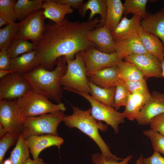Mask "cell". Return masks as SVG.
<instances>
[{
	"label": "cell",
	"mask_w": 164,
	"mask_h": 164,
	"mask_svg": "<svg viewBox=\"0 0 164 164\" xmlns=\"http://www.w3.org/2000/svg\"><path fill=\"white\" fill-rule=\"evenodd\" d=\"M100 22L97 17L82 22H72L65 17L60 23L46 24L35 50L39 66L50 70L59 57L73 60L77 53L95 47L85 38Z\"/></svg>",
	"instance_id": "1"
},
{
	"label": "cell",
	"mask_w": 164,
	"mask_h": 164,
	"mask_svg": "<svg viewBox=\"0 0 164 164\" xmlns=\"http://www.w3.org/2000/svg\"><path fill=\"white\" fill-rule=\"evenodd\" d=\"M67 69L66 59L62 56L58 58L54 69L50 70L39 66L23 76L34 91L59 103H61L63 90L60 79Z\"/></svg>",
	"instance_id": "2"
},
{
	"label": "cell",
	"mask_w": 164,
	"mask_h": 164,
	"mask_svg": "<svg viewBox=\"0 0 164 164\" xmlns=\"http://www.w3.org/2000/svg\"><path fill=\"white\" fill-rule=\"evenodd\" d=\"M73 113L65 116L63 121L65 125L70 128H76L89 137L97 145L101 154L105 158L118 161L123 159L113 154L110 148L101 136L99 130L106 131L108 127L101 121L95 119L91 115V108L86 110L70 104Z\"/></svg>",
	"instance_id": "3"
},
{
	"label": "cell",
	"mask_w": 164,
	"mask_h": 164,
	"mask_svg": "<svg viewBox=\"0 0 164 164\" xmlns=\"http://www.w3.org/2000/svg\"><path fill=\"white\" fill-rule=\"evenodd\" d=\"M66 60L67 70L60 79L63 89L70 92L74 90L91 94L89 81L81 52L75 55L74 59H66Z\"/></svg>",
	"instance_id": "4"
},
{
	"label": "cell",
	"mask_w": 164,
	"mask_h": 164,
	"mask_svg": "<svg viewBox=\"0 0 164 164\" xmlns=\"http://www.w3.org/2000/svg\"><path fill=\"white\" fill-rule=\"evenodd\" d=\"M65 116L64 112L60 111L36 117H24L21 134L25 139L31 135L49 134L59 136L57 128Z\"/></svg>",
	"instance_id": "5"
},
{
	"label": "cell",
	"mask_w": 164,
	"mask_h": 164,
	"mask_svg": "<svg viewBox=\"0 0 164 164\" xmlns=\"http://www.w3.org/2000/svg\"><path fill=\"white\" fill-rule=\"evenodd\" d=\"M23 118L36 117L58 111L64 112L66 108L62 103L55 104L44 96L32 89L17 99Z\"/></svg>",
	"instance_id": "6"
},
{
	"label": "cell",
	"mask_w": 164,
	"mask_h": 164,
	"mask_svg": "<svg viewBox=\"0 0 164 164\" xmlns=\"http://www.w3.org/2000/svg\"><path fill=\"white\" fill-rule=\"evenodd\" d=\"M71 92L80 95L90 103L91 106V114L95 119L105 122L112 128L115 134L118 133L119 125L125 121L122 112L118 111L113 107L99 102L88 94L74 90Z\"/></svg>",
	"instance_id": "7"
},
{
	"label": "cell",
	"mask_w": 164,
	"mask_h": 164,
	"mask_svg": "<svg viewBox=\"0 0 164 164\" xmlns=\"http://www.w3.org/2000/svg\"><path fill=\"white\" fill-rule=\"evenodd\" d=\"M43 9L36 10L17 23V39L31 40L35 46L40 38L45 28Z\"/></svg>",
	"instance_id": "8"
},
{
	"label": "cell",
	"mask_w": 164,
	"mask_h": 164,
	"mask_svg": "<svg viewBox=\"0 0 164 164\" xmlns=\"http://www.w3.org/2000/svg\"><path fill=\"white\" fill-rule=\"evenodd\" d=\"M81 52L88 77L103 69L118 65L123 60L116 53H105L94 46L90 47Z\"/></svg>",
	"instance_id": "9"
},
{
	"label": "cell",
	"mask_w": 164,
	"mask_h": 164,
	"mask_svg": "<svg viewBox=\"0 0 164 164\" xmlns=\"http://www.w3.org/2000/svg\"><path fill=\"white\" fill-rule=\"evenodd\" d=\"M23 118L17 99L0 100V124L7 133L21 134Z\"/></svg>",
	"instance_id": "10"
},
{
	"label": "cell",
	"mask_w": 164,
	"mask_h": 164,
	"mask_svg": "<svg viewBox=\"0 0 164 164\" xmlns=\"http://www.w3.org/2000/svg\"><path fill=\"white\" fill-rule=\"evenodd\" d=\"M32 90L23 75L10 73L0 79V100L19 99Z\"/></svg>",
	"instance_id": "11"
},
{
	"label": "cell",
	"mask_w": 164,
	"mask_h": 164,
	"mask_svg": "<svg viewBox=\"0 0 164 164\" xmlns=\"http://www.w3.org/2000/svg\"><path fill=\"white\" fill-rule=\"evenodd\" d=\"M124 59L136 66L145 80L151 77H162L161 61L151 54L146 53L135 54Z\"/></svg>",
	"instance_id": "12"
},
{
	"label": "cell",
	"mask_w": 164,
	"mask_h": 164,
	"mask_svg": "<svg viewBox=\"0 0 164 164\" xmlns=\"http://www.w3.org/2000/svg\"><path fill=\"white\" fill-rule=\"evenodd\" d=\"M151 94L136 119L140 125H149L153 118L164 113V93L154 91Z\"/></svg>",
	"instance_id": "13"
},
{
	"label": "cell",
	"mask_w": 164,
	"mask_h": 164,
	"mask_svg": "<svg viewBox=\"0 0 164 164\" xmlns=\"http://www.w3.org/2000/svg\"><path fill=\"white\" fill-rule=\"evenodd\" d=\"M85 39L96 45L97 49L102 52L108 54L116 53L115 42L111 32L104 26L99 25L91 31Z\"/></svg>",
	"instance_id": "14"
},
{
	"label": "cell",
	"mask_w": 164,
	"mask_h": 164,
	"mask_svg": "<svg viewBox=\"0 0 164 164\" xmlns=\"http://www.w3.org/2000/svg\"><path fill=\"white\" fill-rule=\"evenodd\" d=\"M142 19L140 17L135 15L130 19L125 16L111 32L115 42L138 37Z\"/></svg>",
	"instance_id": "15"
},
{
	"label": "cell",
	"mask_w": 164,
	"mask_h": 164,
	"mask_svg": "<svg viewBox=\"0 0 164 164\" xmlns=\"http://www.w3.org/2000/svg\"><path fill=\"white\" fill-rule=\"evenodd\" d=\"M25 140L33 159L39 157L44 149L53 146H60L64 142L63 139L59 136L49 134L31 135Z\"/></svg>",
	"instance_id": "16"
},
{
	"label": "cell",
	"mask_w": 164,
	"mask_h": 164,
	"mask_svg": "<svg viewBox=\"0 0 164 164\" xmlns=\"http://www.w3.org/2000/svg\"><path fill=\"white\" fill-rule=\"evenodd\" d=\"M118 65L101 70L88 77L89 81L95 85L104 88L115 87L119 83Z\"/></svg>",
	"instance_id": "17"
},
{
	"label": "cell",
	"mask_w": 164,
	"mask_h": 164,
	"mask_svg": "<svg viewBox=\"0 0 164 164\" xmlns=\"http://www.w3.org/2000/svg\"><path fill=\"white\" fill-rule=\"evenodd\" d=\"M141 27L158 37L164 46V7L153 14H148L141 21Z\"/></svg>",
	"instance_id": "18"
},
{
	"label": "cell",
	"mask_w": 164,
	"mask_h": 164,
	"mask_svg": "<svg viewBox=\"0 0 164 164\" xmlns=\"http://www.w3.org/2000/svg\"><path fill=\"white\" fill-rule=\"evenodd\" d=\"M151 94L149 92L130 94L122 112L125 118L131 121L136 120Z\"/></svg>",
	"instance_id": "19"
},
{
	"label": "cell",
	"mask_w": 164,
	"mask_h": 164,
	"mask_svg": "<svg viewBox=\"0 0 164 164\" xmlns=\"http://www.w3.org/2000/svg\"><path fill=\"white\" fill-rule=\"evenodd\" d=\"M39 66L36 60V51L34 50L11 59L10 70L14 73L24 75L32 71Z\"/></svg>",
	"instance_id": "20"
},
{
	"label": "cell",
	"mask_w": 164,
	"mask_h": 164,
	"mask_svg": "<svg viewBox=\"0 0 164 164\" xmlns=\"http://www.w3.org/2000/svg\"><path fill=\"white\" fill-rule=\"evenodd\" d=\"M42 9H43V13L46 18L56 24L61 23L67 15L72 14L73 12V9L70 6L57 3L54 0H45Z\"/></svg>",
	"instance_id": "21"
},
{
	"label": "cell",
	"mask_w": 164,
	"mask_h": 164,
	"mask_svg": "<svg viewBox=\"0 0 164 164\" xmlns=\"http://www.w3.org/2000/svg\"><path fill=\"white\" fill-rule=\"evenodd\" d=\"M138 37L147 52L161 61L164 59V46L161 40L141 27Z\"/></svg>",
	"instance_id": "22"
},
{
	"label": "cell",
	"mask_w": 164,
	"mask_h": 164,
	"mask_svg": "<svg viewBox=\"0 0 164 164\" xmlns=\"http://www.w3.org/2000/svg\"><path fill=\"white\" fill-rule=\"evenodd\" d=\"M116 53L121 58L133 55L148 53L138 37L115 42Z\"/></svg>",
	"instance_id": "23"
},
{
	"label": "cell",
	"mask_w": 164,
	"mask_h": 164,
	"mask_svg": "<svg viewBox=\"0 0 164 164\" xmlns=\"http://www.w3.org/2000/svg\"><path fill=\"white\" fill-rule=\"evenodd\" d=\"M106 4L107 14L104 26L111 32L122 18L124 6L120 0H106Z\"/></svg>",
	"instance_id": "24"
},
{
	"label": "cell",
	"mask_w": 164,
	"mask_h": 164,
	"mask_svg": "<svg viewBox=\"0 0 164 164\" xmlns=\"http://www.w3.org/2000/svg\"><path fill=\"white\" fill-rule=\"evenodd\" d=\"M88 10L91 11L88 19L92 20L96 14H99L101 17L99 26H103L107 14L106 0H88L82 4L78 10V13L82 17H84Z\"/></svg>",
	"instance_id": "25"
},
{
	"label": "cell",
	"mask_w": 164,
	"mask_h": 164,
	"mask_svg": "<svg viewBox=\"0 0 164 164\" xmlns=\"http://www.w3.org/2000/svg\"><path fill=\"white\" fill-rule=\"evenodd\" d=\"M45 0H18L14 5L17 19L20 22L32 12L42 9Z\"/></svg>",
	"instance_id": "26"
},
{
	"label": "cell",
	"mask_w": 164,
	"mask_h": 164,
	"mask_svg": "<svg viewBox=\"0 0 164 164\" xmlns=\"http://www.w3.org/2000/svg\"><path fill=\"white\" fill-rule=\"evenodd\" d=\"M118 66L119 69V78L121 81H133L145 79L139 69L131 62L122 60Z\"/></svg>",
	"instance_id": "27"
},
{
	"label": "cell",
	"mask_w": 164,
	"mask_h": 164,
	"mask_svg": "<svg viewBox=\"0 0 164 164\" xmlns=\"http://www.w3.org/2000/svg\"><path fill=\"white\" fill-rule=\"evenodd\" d=\"M91 96L99 102L111 107H113L116 87L101 88L89 81Z\"/></svg>",
	"instance_id": "28"
},
{
	"label": "cell",
	"mask_w": 164,
	"mask_h": 164,
	"mask_svg": "<svg viewBox=\"0 0 164 164\" xmlns=\"http://www.w3.org/2000/svg\"><path fill=\"white\" fill-rule=\"evenodd\" d=\"M29 152L26 140L21 134L15 146L11 152L9 158L12 164H24L30 158Z\"/></svg>",
	"instance_id": "29"
},
{
	"label": "cell",
	"mask_w": 164,
	"mask_h": 164,
	"mask_svg": "<svg viewBox=\"0 0 164 164\" xmlns=\"http://www.w3.org/2000/svg\"><path fill=\"white\" fill-rule=\"evenodd\" d=\"M17 23H9L0 29V51L7 50L12 43L17 39Z\"/></svg>",
	"instance_id": "30"
},
{
	"label": "cell",
	"mask_w": 164,
	"mask_h": 164,
	"mask_svg": "<svg viewBox=\"0 0 164 164\" xmlns=\"http://www.w3.org/2000/svg\"><path fill=\"white\" fill-rule=\"evenodd\" d=\"M147 0H125L123 3L125 16L129 14L143 19L148 14L146 11Z\"/></svg>",
	"instance_id": "31"
},
{
	"label": "cell",
	"mask_w": 164,
	"mask_h": 164,
	"mask_svg": "<svg viewBox=\"0 0 164 164\" xmlns=\"http://www.w3.org/2000/svg\"><path fill=\"white\" fill-rule=\"evenodd\" d=\"M36 46L28 40L16 39L7 50L11 59L17 57L23 54L31 52L35 49Z\"/></svg>",
	"instance_id": "32"
},
{
	"label": "cell",
	"mask_w": 164,
	"mask_h": 164,
	"mask_svg": "<svg viewBox=\"0 0 164 164\" xmlns=\"http://www.w3.org/2000/svg\"><path fill=\"white\" fill-rule=\"evenodd\" d=\"M16 1L0 0V17L8 24L15 22L18 19L14 7Z\"/></svg>",
	"instance_id": "33"
},
{
	"label": "cell",
	"mask_w": 164,
	"mask_h": 164,
	"mask_svg": "<svg viewBox=\"0 0 164 164\" xmlns=\"http://www.w3.org/2000/svg\"><path fill=\"white\" fill-rule=\"evenodd\" d=\"M130 93L120 80L116 86L113 107L116 110L121 106L125 107Z\"/></svg>",
	"instance_id": "34"
},
{
	"label": "cell",
	"mask_w": 164,
	"mask_h": 164,
	"mask_svg": "<svg viewBox=\"0 0 164 164\" xmlns=\"http://www.w3.org/2000/svg\"><path fill=\"white\" fill-rule=\"evenodd\" d=\"M20 134L7 132L0 140V164H2L4 158L8 150L16 144Z\"/></svg>",
	"instance_id": "35"
},
{
	"label": "cell",
	"mask_w": 164,
	"mask_h": 164,
	"mask_svg": "<svg viewBox=\"0 0 164 164\" xmlns=\"http://www.w3.org/2000/svg\"><path fill=\"white\" fill-rule=\"evenodd\" d=\"M143 134L150 139L154 151L164 155V135L151 129L144 131Z\"/></svg>",
	"instance_id": "36"
},
{
	"label": "cell",
	"mask_w": 164,
	"mask_h": 164,
	"mask_svg": "<svg viewBox=\"0 0 164 164\" xmlns=\"http://www.w3.org/2000/svg\"><path fill=\"white\" fill-rule=\"evenodd\" d=\"M120 81L130 94L149 92L146 80L145 79L142 80L133 81Z\"/></svg>",
	"instance_id": "37"
},
{
	"label": "cell",
	"mask_w": 164,
	"mask_h": 164,
	"mask_svg": "<svg viewBox=\"0 0 164 164\" xmlns=\"http://www.w3.org/2000/svg\"><path fill=\"white\" fill-rule=\"evenodd\" d=\"M132 155L128 156L120 161L108 159L99 153L93 154L92 161L94 164H126L133 157Z\"/></svg>",
	"instance_id": "38"
},
{
	"label": "cell",
	"mask_w": 164,
	"mask_h": 164,
	"mask_svg": "<svg viewBox=\"0 0 164 164\" xmlns=\"http://www.w3.org/2000/svg\"><path fill=\"white\" fill-rule=\"evenodd\" d=\"M149 125L151 129L164 135V113L153 118Z\"/></svg>",
	"instance_id": "39"
},
{
	"label": "cell",
	"mask_w": 164,
	"mask_h": 164,
	"mask_svg": "<svg viewBox=\"0 0 164 164\" xmlns=\"http://www.w3.org/2000/svg\"><path fill=\"white\" fill-rule=\"evenodd\" d=\"M142 161L144 164H164V157L159 152L154 151L150 157H143Z\"/></svg>",
	"instance_id": "40"
},
{
	"label": "cell",
	"mask_w": 164,
	"mask_h": 164,
	"mask_svg": "<svg viewBox=\"0 0 164 164\" xmlns=\"http://www.w3.org/2000/svg\"><path fill=\"white\" fill-rule=\"evenodd\" d=\"M11 59L7 50L0 51V70H10Z\"/></svg>",
	"instance_id": "41"
},
{
	"label": "cell",
	"mask_w": 164,
	"mask_h": 164,
	"mask_svg": "<svg viewBox=\"0 0 164 164\" xmlns=\"http://www.w3.org/2000/svg\"><path fill=\"white\" fill-rule=\"evenodd\" d=\"M56 2L68 5L71 8L78 9L80 8L83 4V0H54Z\"/></svg>",
	"instance_id": "42"
},
{
	"label": "cell",
	"mask_w": 164,
	"mask_h": 164,
	"mask_svg": "<svg viewBox=\"0 0 164 164\" xmlns=\"http://www.w3.org/2000/svg\"><path fill=\"white\" fill-rule=\"evenodd\" d=\"M24 164H47L43 159L38 157L36 159H31L30 158L28 159Z\"/></svg>",
	"instance_id": "43"
},
{
	"label": "cell",
	"mask_w": 164,
	"mask_h": 164,
	"mask_svg": "<svg viewBox=\"0 0 164 164\" xmlns=\"http://www.w3.org/2000/svg\"><path fill=\"white\" fill-rule=\"evenodd\" d=\"M12 73L13 72L10 70H0V79H1Z\"/></svg>",
	"instance_id": "44"
},
{
	"label": "cell",
	"mask_w": 164,
	"mask_h": 164,
	"mask_svg": "<svg viewBox=\"0 0 164 164\" xmlns=\"http://www.w3.org/2000/svg\"><path fill=\"white\" fill-rule=\"evenodd\" d=\"M7 133L3 126L0 124V138H3Z\"/></svg>",
	"instance_id": "45"
},
{
	"label": "cell",
	"mask_w": 164,
	"mask_h": 164,
	"mask_svg": "<svg viewBox=\"0 0 164 164\" xmlns=\"http://www.w3.org/2000/svg\"><path fill=\"white\" fill-rule=\"evenodd\" d=\"M143 157V155L142 154H141L140 156L137 160L135 164H144L142 161V159ZM126 164H129L128 163Z\"/></svg>",
	"instance_id": "46"
},
{
	"label": "cell",
	"mask_w": 164,
	"mask_h": 164,
	"mask_svg": "<svg viewBox=\"0 0 164 164\" xmlns=\"http://www.w3.org/2000/svg\"><path fill=\"white\" fill-rule=\"evenodd\" d=\"M9 24L6 22L3 18L0 17V27L5 25H7Z\"/></svg>",
	"instance_id": "47"
},
{
	"label": "cell",
	"mask_w": 164,
	"mask_h": 164,
	"mask_svg": "<svg viewBox=\"0 0 164 164\" xmlns=\"http://www.w3.org/2000/svg\"><path fill=\"white\" fill-rule=\"evenodd\" d=\"M2 164H12V162L9 158L3 161Z\"/></svg>",
	"instance_id": "48"
},
{
	"label": "cell",
	"mask_w": 164,
	"mask_h": 164,
	"mask_svg": "<svg viewBox=\"0 0 164 164\" xmlns=\"http://www.w3.org/2000/svg\"><path fill=\"white\" fill-rule=\"evenodd\" d=\"M161 61V67L162 71V76L164 78V59Z\"/></svg>",
	"instance_id": "49"
}]
</instances>
